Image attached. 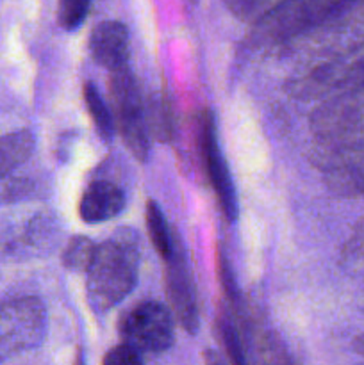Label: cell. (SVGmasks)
<instances>
[{"label": "cell", "instance_id": "1", "mask_svg": "<svg viewBox=\"0 0 364 365\" xmlns=\"http://www.w3.org/2000/svg\"><path fill=\"white\" fill-rule=\"evenodd\" d=\"M364 0H284L252 24L250 43L282 50L302 36L330 24H343Z\"/></svg>", "mask_w": 364, "mask_h": 365}, {"label": "cell", "instance_id": "2", "mask_svg": "<svg viewBox=\"0 0 364 365\" xmlns=\"http://www.w3.org/2000/svg\"><path fill=\"white\" fill-rule=\"evenodd\" d=\"M139 242L131 228H120L107 241L96 245L89 264L86 291L95 312L120 305L138 284Z\"/></svg>", "mask_w": 364, "mask_h": 365}, {"label": "cell", "instance_id": "3", "mask_svg": "<svg viewBox=\"0 0 364 365\" xmlns=\"http://www.w3.org/2000/svg\"><path fill=\"white\" fill-rule=\"evenodd\" d=\"M310 130L325 145L364 134V53L346 81L318 103L310 116Z\"/></svg>", "mask_w": 364, "mask_h": 365}, {"label": "cell", "instance_id": "4", "mask_svg": "<svg viewBox=\"0 0 364 365\" xmlns=\"http://www.w3.org/2000/svg\"><path fill=\"white\" fill-rule=\"evenodd\" d=\"M109 91L116 130L121 134L128 152L138 160L145 163L150 153L148 123H146L138 81L128 64L111 70Z\"/></svg>", "mask_w": 364, "mask_h": 365}, {"label": "cell", "instance_id": "5", "mask_svg": "<svg viewBox=\"0 0 364 365\" xmlns=\"http://www.w3.org/2000/svg\"><path fill=\"white\" fill-rule=\"evenodd\" d=\"M46 335V309L36 296L0 299V360L38 348Z\"/></svg>", "mask_w": 364, "mask_h": 365}, {"label": "cell", "instance_id": "6", "mask_svg": "<svg viewBox=\"0 0 364 365\" xmlns=\"http://www.w3.org/2000/svg\"><path fill=\"white\" fill-rule=\"evenodd\" d=\"M173 314L159 302H141L121 316L118 331L125 344L139 353L159 355L173 346Z\"/></svg>", "mask_w": 364, "mask_h": 365}, {"label": "cell", "instance_id": "7", "mask_svg": "<svg viewBox=\"0 0 364 365\" xmlns=\"http://www.w3.org/2000/svg\"><path fill=\"white\" fill-rule=\"evenodd\" d=\"M198 146L202 153L203 166H206L207 177H209L213 191L216 195L218 203L221 207V212L225 214L231 223H234L238 217V198H236V187L232 182L231 170L227 166L223 152H221L220 141H218L216 121L211 110H206L200 116L198 128Z\"/></svg>", "mask_w": 364, "mask_h": 365}, {"label": "cell", "instance_id": "8", "mask_svg": "<svg viewBox=\"0 0 364 365\" xmlns=\"http://www.w3.org/2000/svg\"><path fill=\"white\" fill-rule=\"evenodd\" d=\"M330 146L323 164L325 182L330 191L364 198V134Z\"/></svg>", "mask_w": 364, "mask_h": 365}, {"label": "cell", "instance_id": "9", "mask_svg": "<svg viewBox=\"0 0 364 365\" xmlns=\"http://www.w3.org/2000/svg\"><path fill=\"white\" fill-rule=\"evenodd\" d=\"M166 292L170 310L177 323H181L189 335L196 334L200 317L195 282L184 255L178 250L170 260H166Z\"/></svg>", "mask_w": 364, "mask_h": 365}, {"label": "cell", "instance_id": "10", "mask_svg": "<svg viewBox=\"0 0 364 365\" xmlns=\"http://www.w3.org/2000/svg\"><path fill=\"white\" fill-rule=\"evenodd\" d=\"M89 53L100 66L114 70L128 59V29L121 21L106 20L89 36Z\"/></svg>", "mask_w": 364, "mask_h": 365}, {"label": "cell", "instance_id": "11", "mask_svg": "<svg viewBox=\"0 0 364 365\" xmlns=\"http://www.w3.org/2000/svg\"><path fill=\"white\" fill-rule=\"evenodd\" d=\"M125 209V192L111 180H95L82 195L79 214L86 223H103L120 216Z\"/></svg>", "mask_w": 364, "mask_h": 365}, {"label": "cell", "instance_id": "12", "mask_svg": "<svg viewBox=\"0 0 364 365\" xmlns=\"http://www.w3.org/2000/svg\"><path fill=\"white\" fill-rule=\"evenodd\" d=\"M36 146L34 134L27 128L0 135V178L29 160Z\"/></svg>", "mask_w": 364, "mask_h": 365}, {"label": "cell", "instance_id": "13", "mask_svg": "<svg viewBox=\"0 0 364 365\" xmlns=\"http://www.w3.org/2000/svg\"><path fill=\"white\" fill-rule=\"evenodd\" d=\"M145 220H146V230H148L150 241H152V245L156 246L157 253H159L164 260H170L171 257L177 253L178 246H177V241H175L173 234H171L170 225H168L163 210H161V207L157 205L153 200H148V202H146Z\"/></svg>", "mask_w": 364, "mask_h": 365}, {"label": "cell", "instance_id": "14", "mask_svg": "<svg viewBox=\"0 0 364 365\" xmlns=\"http://www.w3.org/2000/svg\"><path fill=\"white\" fill-rule=\"evenodd\" d=\"M82 95H84L86 107H88V113L89 116H91L93 125H95L98 135L103 139V141H111L114 132H116V123H114L113 110L109 109L106 100L102 98L100 91L96 89V86L91 84V82H86Z\"/></svg>", "mask_w": 364, "mask_h": 365}, {"label": "cell", "instance_id": "15", "mask_svg": "<svg viewBox=\"0 0 364 365\" xmlns=\"http://www.w3.org/2000/svg\"><path fill=\"white\" fill-rule=\"evenodd\" d=\"M95 250L96 245L91 239L86 237V235H75L70 239L63 252L64 267L77 271V273H82V271L86 273L89 264H91L93 255H95Z\"/></svg>", "mask_w": 364, "mask_h": 365}, {"label": "cell", "instance_id": "16", "mask_svg": "<svg viewBox=\"0 0 364 365\" xmlns=\"http://www.w3.org/2000/svg\"><path fill=\"white\" fill-rule=\"evenodd\" d=\"M218 335H220V341L221 344H223L225 353L228 355L231 362L246 364L241 330H239L238 324H236L227 314H221V316L218 317Z\"/></svg>", "mask_w": 364, "mask_h": 365}, {"label": "cell", "instance_id": "17", "mask_svg": "<svg viewBox=\"0 0 364 365\" xmlns=\"http://www.w3.org/2000/svg\"><path fill=\"white\" fill-rule=\"evenodd\" d=\"M91 0H59L57 2V24L64 31H75L88 18Z\"/></svg>", "mask_w": 364, "mask_h": 365}, {"label": "cell", "instance_id": "18", "mask_svg": "<svg viewBox=\"0 0 364 365\" xmlns=\"http://www.w3.org/2000/svg\"><path fill=\"white\" fill-rule=\"evenodd\" d=\"M280 2H284V0H223L227 9L238 20L248 21V24H253L257 18L266 14L268 11L273 9Z\"/></svg>", "mask_w": 364, "mask_h": 365}, {"label": "cell", "instance_id": "19", "mask_svg": "<svg viewBox=\"0 0 364 365\" xmlns=\"http://www.w3.org/2000/svg\"><path fill=\"white\" fill-rule=\"evenodd\" d=\"M343 264L352 271H364V217L343 248Z\"/></svg>", "mask_w": 364, "mask_h": 365}, {"label": "cell", "instance_id": "20", "mask_svg": "<svg viewBox=\"0 0 364 365\" xmlns=\"http://www.w3.org/2000/svg\"><path fill=\"white\" fill-rule=\"evenodd\" d=\"M218 277H220L221 289H223L225 296H227L228 303L234 307L236 316H241V298H239V289L238 284L234 280V274H232L231 264H228L227 257L223 252H218Z\"/></svg>", "mask_w": 364, "mask_h": 365}, {"label": "cell", "instance_id": "21", "mask_svg": "<svg viewBox=\"0 0 364 365\" xmlns=\"http://www.w3.org/2000/svg\"><path fill=\"white\" fill-rule=\"evenodd\" d=\"M143 362V353L134 349L132 346L121 342L120 346L111 349L106 356H103V364L106 365H139Z\"/></svg>", "mask_w": 364, "mask_h": 365}, {"label": "cell", "instance_id": "22", "mask_svg": "<svg viewBox=\"0 0 364 365\" xmlns=\"http://www.w3.org/2000/svg\"><path fill=\"white\" fill-rule=\"evenodd\" d=\"M343 24H353V25H364V4H360L357 9H353L352 13H350V16L346 18Z\"/></svg>", "mask_w": 364, "mask_h": 365}, {"label": "cell", "instance_id": "23", "mask_svg": "<svg viewBox=\"0 0 364 365\" xmlns=\"http://www.w3.org/2000/svg\"><path fill=\"white\" fill-rule=\"evenodd\" d=\"M353 349H355L357 355L363 356V359H364V334L360 335V337H357L355 344H353Z\"/></svg>", "mask_w": 364, "mask_h": 365}, {"label": "cell", "instance_id": "24", "mask_svg": "<svg viewBox=\"0 0 364 365\" xmlns=\"http://www.w3.org/2000/svg\"><path fill=\"white\" fill-rule=\"evenodd\" d=\"M188 2H189V4H196V0H188Z\"/></svg>", "mask_w": 364, "mask_h": 365}]
</instances>
